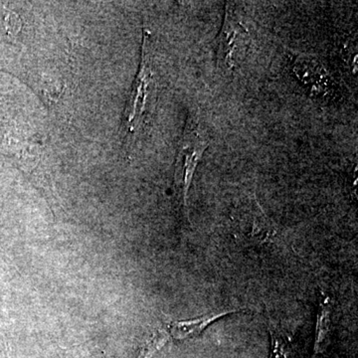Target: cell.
<instances>
[{
    "mask_svg": "<svg viewBox=\"0 0 358 358\" xmlns=\"http://www.w3.org/2000/svg\"><path fill=\"white\" fill-rule=\"evenodd\" d=\"M268 331L271 334V353L268 358H289L291 355V343L289 339L282 334L273 320L268 319Z\"/></svg>",
    "mask_w": 358,
    "mask_h": 358,
    "instance_id": "8",
    "label": "cell"
},
{
    "mask_svg": "<svg viewBox=\"0 0 358 358\" xmlns=\"http://www.w3.org/2000/svg\"><path fill=\"white\" fill-rule=\"evenodd\" d=\"M243 310H225L222 313H209L203 317L196 319L185 320H169L167 324L169 333L174 339L182 341V339L192 338L199 336L207 327L210 326L212 322H216L225 315L232 313H242Z\"/></svg>",
    "mask_w": 358,
    "mask_h": 358,
    "instance_id": "4",
    "label": "cell"
},
{
    "mask_svg": "<svg viewBox=\"0 0 358 358\" xmlns=\"http://www.w3.org/2000/svg\"><path fill=\"white\" fill-rule=\"evenodd\" d=\"M148 36L143 35V55L140 71L136 75L131 95H129L126 113V128L128 134H134L141 128L147 117L148 105L150 98L154 93V75L150 66V53H148Z\"/></svg>",
    "mask_w": 358,
    "mask_h": 358,
    "instance_id": "1",
    "label": "cell"
},
{
    "mask_svg": "<svg viewBox=\"0 0 358 358\" xmlns=\"http://www.w3.org/2000/svg\"><path fill=\"white\" fill-rule=\"evenodd\" d=\"M294 71L296 74L301 78V80L307 82V83H313L317 87H319L322 81L327 80V75L324 68L320 65L319 62L315 59H310L308 57L298 58L294 64Z\"/></svg>",
    "mask_w": 358,
    "mask_h": 358,
    "instance_id": "6",
    "label": "cell"
},
{
    "mask_svg": "<svg viewBox=\"0 0 358 358\" xmlns=\"http://www.w3.org/2000/svg\"><path fill=\"white\" fill-rule=\"evenodd\" d=\"M169 341V334L166 331H159L152 336L145 348L141 350L140 357L138 358H150L155 355L157 350H159L162 346H164Z\"/></svg>",
    "mask_w": 358,
    "mask_h": 358,
    "instance_id": "9",
    "label": "cell"
},
{
    "mask_svg": "<svg viewBox=\"0 0 358 358\" xmlns=\"http://www.w3.org/2000/svg\"><path fill=\"white\" fill-rule=\"evenodd\" d=\"M331 301L329 296H322L315 327V355L326 352L329 345L331 326Z\"/></svg>",
    "mask_w": 358,
    "mask_h": 358,
    "instance_id": "5",
    "label": "cell"
},
{
    "mask_svg": "<svg viewBox=\"0 0 358 358\" xmlns=\"http://www.w3.org/2000/svg\"><path fill=\"white\" fill-rule=\"evenodd\" d=\"M249 33L243 23L238 20L237 14L232 6L226 8L225 20L219 36L217 60L219 64L227 69H233L236 66L241 50L246 48Z\"/></svg>",
    "mask_w": 358,
    "mask_h": 358,
    "instance_id": "3",
    "label": "cell"
},
{
    "mask_svg": "<svg viewBox=\"0 0 358 358\" xmlns=\"http://www.w3.org/2000/svg\"><path fill=\"white\" fill-rule=\"evenodd\" d=\"M209 145V141L197 124L188 128L181 141L178 162L179 185L182 187L183 202L187 207L188 192L192 185L195 169Z\"/></svg>",
    "mask_w": 358,
    "mask_h": 358,
    "instance_id": "2",
    "label": "cell"
},
{
    "mask_svg": "<svg viewBox=\"0 0 358 358\" xmlns=\"http://www.w3.org/2000/svg\"><path fill=\"white\" fill-rule=\"evenodd\" d=\"M20 16L0 4V41L14 38L20 33Z\"/></svg>",
    "mask_w": 358,
    "mask_h": 358,
    "instance_id": "7",
    "label": "cell"
}]
</instances>
